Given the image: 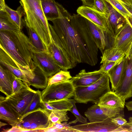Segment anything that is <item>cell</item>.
<instances>
[{
  "mask_svg": "<svg viewBox=\"0 0 132 132\" xmlns=\"http://www.w3.org/2000/svg\"><path fill=\"white\" fill-rule=\"evenodd\" d=\"M19 2L24 10L25 26L31 28L37 33L47 50L52 36L40 0H20Z\"/></svg>",
  "mask_w": 132,
  "mask_h": 132,
  "instance_id": "cell-2",
  "label": "cell"
},
{
  "mask_svg": "<svg viewBox=\"0 0 132 132\" xmlns=\"http://www.w3.org/2000/svg\"><path fill=\"white\" fill-rule=\"evenodd\" d=\"M15 75L0 65V91L8 97L13 94V83Z\"/></svg>",
  "mask_w": 132,
  "mask_h": 132,
  "instance_id": "cell-22",
  "label": "cell"
},
{
  "mask_svg": "<svg viewBox=\"0 0 132 132\" xmlns=\"http://www.w3.org/2000/svg\"><path fill=\"white\" fill-rule=\"evenodd\" d=\"M104 73L99 70L87 72L83 69L72 77L70 80L75 88L87 86L97 81Z\"/></svg>",
  "mask_w": 132,
  "mask_h": 132,
  "instance_id": "cell-17",
  "label": "cell"
},
{
  "mask_svg": "<svg viewBox=\"0 0 132 132\" xmlns=\"http://www.w3.org/2000/svg\"><path fill=\"white\" fill-rule=\"evenodd\" d=\"M127 21L118 33L113 37L112 47L119 49L126 56L132 42V26Z\"/></svg>",
  "mask_w": 132,
  "mask_h": 132,
  "instance_id": "cell-11",
  "label": "cell"
},
{
  "mask_svg": "<svg viewBox=\"0 0 132 132\" xmlns=\"http://www.w3.org/2000/svg\"><path fill=\"white\" fill-rule=\"evenodd\" d=\"M78 121L76 119L68 123L67 122L61 123L60 122L52 123V126L48 128V132H76L74 130L71 128L70 125L76 123Z\"/></svg>",
  "mask_w": 132,
  "mask_h": 132,
  "instance_id": "cell-31",
  "label": "cell"
},
{
  "mask_svg": "<svg viewBox=\"0 0 132 132\" xmlns=\"http://www.w3.org/2000/svg\"><path fill=\"white\" fill-rule=\"evenodd\" d=\"M105 0L107 8L105 15L113 39L126 23L127 20L106 0Z\"/></svg>",
  "mask_w": 132,
  "mask_h": 132,
  "instance_id": "cell-15",
  "label": "cell"
},
{
  "mask_svg": "<svg viewBox=\"0 0 132 132\" xmlns=\"http://www.w3.org/2000/svg\"><path fill=\"white\" fill-rule=\"evenodd\" d=\"M41 5L44 15L48 21L58 19L60 17L56 2L54 0H40Z\"/></svg>",
  "mask_w": 132,
  "mask_h": 132,
  "instance_id": "cell-23",
  "label": "cell"
},
{
  "mask_svg": "<svg viewBox=\"0 0 132 132\" xmlns=\"http://www.w3.org/2000/svg\"><path fill=\"white\" fill-rule=\"evenodd\" d=\"M32 60L36 67L40 69L48 77H52L61 70L47 51H41L35 47L32 49Z\"/></svg>",
  "mask_w": 132,
  "mask_h": 132,
  "instance_id": "cell-8",
  "label": "cell"
},
{
  "mask_svg": "<svg viewBox=\"0 0 132 132\" xmlns=\"http://www.w3.org/2000/svg\"><path fill=\"white\" fill-rule=\"evenodd\" d=\"M102 13L106 14L107 8L105 0H94L93 8Z\"/></svg>",
  "mask_w": 132,
  "mask_h": 132,
  "instance_id": "cell-38",
  "label": "cell"
},
{
  "mask_svg": "<svg viewBox=\"0 0 132 132\" xmlns=\"http://www.w3.org/2000/svg\"><path fill=\"white\" fill-rule=\"evenodd\" d=\"M56 4L60 17L51 21L53 25L49 23L53 39L64 50L75 67L80 63L95 65L98 61V57L90 51L72 25V15L61 4L57 2Z\"/></svg>",
  "mask_w": 132,
  "mask_h": 132,
  "instance_id": "cell-1",
  "label": "cell"
},
{
  "mask_svg": "<svg viewBox=\"0 0 132 132\" xmlns=\"http://www.w3.org/2000/svg\"><path fill=\"white\" fill-rule=\"evenodd\" d=\"M71 23L89 50L98 57V48L88 33L83 20L82 16L78 14H73L72 16Z\"/></svg>",
  "mask_w": 132,
  "mask_h": 132,
  "instance_id": "cell-10",
  "label": "cell"
},
{
  "mask_svg": "<svg viewBox=\"0 0 132 132\" xmlns=\"http://www.w3.org/2000/svg\"><path fill=\"white\" fill-rule=\"evenodd\" d=\"M28 86L29 85L27 83L24 82L21 79L15 76L13 83V94L17 92Z\"/></svg>",
  "mask_w": 132,
  "mask_h": 132,
  "instance_id": "cell-39",
  "label": "cell"
},
{
  "mask_svg": "<svg viewBox=\"0 0 132 132\" xmlns=\"http://www.w3.org/2000/svg\"><path fill=\"white\" fill-rule=\"evenodd\" d=\"M101 107L113 108H124L125 101L114 92L111 91L103 96L98 103Z\"/></svg>",
  "mask_w": 132,
  "mask_h": 132,
  "instance_id": "cell-21",
  "label": "cell"
},
{
  "mask_svg": "<svg viewBox=\"0 0 132 132\" xmlns=\"http://www.w3.org/2000/svg\"><path fill=\"white\" fill-rule=\"evenodd\" d=\"M65 110H56L51 111L49 118L52 123L57 122H67L69 119L67 111Z\"/></svg>",
  "mask_w": 132,
  "mask_h": 132,
  "instance_id": "cell-33",
  "label": "cell"
},
{
  "mask_svg": "<svg viewBox=\"0 0 132 132\" xmlns=\"http://www.w3.org/2000/svg\"><path fill=\"white\" fill-rule=\"evenodd\" d=\"M83 19L90 35L102 53L105 49L109 48V43L112 39H113L112 36L83 17Z\"/></svg>",
  "mask_w": 132,
  "mask_h": 132,
  "instance_id": "cell-9",
  "label": "cell"
},
{
  "mask_svg": "<svg viewBox=\"0 0 132 132\" xmlns=\"http://www.w3.org/2000/svg\"><path fill=\"white\" fill-rule=\"evenodd\" d=\"M0 46L14 60L19 68L24 72L26 76L32 71L27 65L18 48L12 31H0Z\"/></svg>",
  "mask_w": 132,
  "mask_h": 132,
  "instance_id": "cell-6",
  "label": "cell"
},
{
  "mask_svg": "<svg viewBox=\"0 0 132 132\" xmlns=\"http://www.w3.org/2000/svg\"><path fill=\"white\" fill-rule=\"evenodd\" d=\"M82 2L83 5L89 7L93 8L94 0H80Z\"/></svg>",
  "mask_w": 132,
  "mask_h": 132,
  "instance_id": "cell-44",
  "label": "cell"
},
{
  "mask_svg": "<svg viewBox=\"0 0 132 132\" xmlns=\"http://www.w3.org/2000/svg\"><path fill=\"white\" fill-rule=\"evenodd\" d=\"M0 31H21L5 11H0Z\"/></svg>",
  "mask_w": 132,
  "mask_h": 132,
  "instance_id": "cell-29",
  "label": "cell"
},
{
  "mask_svg": "<svg viewBox=\"0 0 132 132\" xmlns=\"http://www.w3.org/2000/svg\"><path fill=\"white\" fill-rule=\"evenodd\" d=\"M128 62V59L125 56L120 63L113 67L108 73L111 83L112 91L114 92L121 84Z\"/></svg>",
  "mask_w": 132,
  "mask_h": 132,
  "instance_id": "cell-19",
  "label": "cell"
},
{
  "mask_svg": "<svg viewBox=\"0 0 132 132\" xmlns=\"http://www.w3.org/2000/svg\"><path fill=\"white\" fill-rule=\"evenodd\" d=\"M119 13L126 19L131 18L128 12L118 0H106Z\"/></svg>",
  "mask_w": 132,
  "mask_h": 132,
  "instance_id": "cell-36",
  "label": "cell"
},
{
  "mask_svg": "<svg viewBox=\"0 0 132 132\" xmlns=\"http://www.w3.org/2000/svg\"><path fill=\"white\" fill-rule=\"evenodd\" d=\"M42 107L49 111L65 110L70 111L73 106L70 99L53 101L47 103L41 101Z\"/></svg>",
  "mask_w": 132,
  "mask_h": 132,
  "instance_id": "cell-27",
  "label": "cell"
},
{
  "mask_svg": "<svg viewBox=\"0 0 132 132\" xmlns=\"http://www.w3.org/2000/svg\"><path fill=\"white\" fill-rule=\"evenodd\" d=\"M47 51L61 70L67 71L75 67L64 50L52 37L48 46Z\"/></svg>",
  "mask_w": 132,
  "mask_h": 132,
  "instance_id": "cell-12",
  "label": "cell"
},
{
  "mask_svg": "<svg viewBox=\"0 0 132 132\" xmlns=\"http://www.w3.org/2000/svg\"><path fill=\"white\" fill-rule=\"evenodd\" d=\"M109 78L107 73H104L94 83L84 87L75 88L74 98L76 103L87 104L90 102L98 103L101 97L111 90Z\"/></svg>",
  "mask_w": 132,
  "mask_h": 132,
  "instance_id": "cell-3",
  "label": "cell"
},
{
  "mask_svg": "<svg viewBox=\"0 0 132 132\" xmlns=\"http://www.w3.org/2000/svg\"><path fill=\"white\" fill-rule=\"evenodd\" d=\"M124 117L119 116L114 118L111 119L112 121L119 127L123 125L127 122Z\"/></svg>",
  "mask_w": 132,
  "mask_h": 132,
  "instance_id": "cell-43",
  "label": "cell"
},
{
  "mask_svg": "<svg viewBox=\"0 0 132 132\" xmlns=\"http://www.w3.org/2000/svg\"><path fill=\"white\" fill-rule=\"evenodd\" d=\"M51 111L39 108L22 116L16 126L25 131L38 132L50 127L52 123L49 118Z\"/></svg>",
  "mask_w": 132,
  "mask_h": 132,
  "instance_id": "cell-4",
  "label": "cell"
},
{
  "mask_svg": "<svg viewBox=\"0 0 132 132\" xmlns=\"http://www.w3.org/2000/svg\"><path fill=\"white\" fill-rule=\"evenodd\" d=\"M132 132V123L129 122L114 130L113 132Z\"/></svg>",
  "mask_w": 132,
  "mask_h": 132,
  "instance_id": "cell-41",
  "label": "cell"
},
{
  "mask_svg": "<svg viewBox=\"0 0 132 132\" xmlns=\"http://www.w3.org/2000/svg\"><path fill=\"white\" fill-rule=\"evenodd\" d=\"M119 127L116 125L109 118L103 121L86 123L71 126V128L78 132H113Z\"/></svg>",
  "mask_w": 132,
  "mask_h": 132,
  "instance_id": "cell-14",
  "label": "cell"
},
{
  "mask_svg": "<svg viewBox=\"0 0 132 132\" xmlns=\"http://www.w3.org/2000/svg\"><path fill=\"white\" fill-rule=\"evenodd\" d=\"M129 22L131 24L132 26V20H130L129 21Z\"/></svg>",
  "mask_w": 132,
  "mask_h": 132,
  "instance_id": "cell-49",
  "label": "cell"
},
{
  "mask_svg": "<svg viewBox=\"0 0 132 132\" xmlns=\"http://www.w3.org/2000/svg\"><path fill=\"white\" fill-rule=\"evenodd\" d=\"M4 11L8 14L12 20L22 31L23 27L25 26L24 20L22 19V17L24 15V11L22 5H20L16 10H14L6 4Z\"/></svg>",
  "mask_w": 132,
  "mask_h": 132,
  "instance_id": "cell-28",
  "label": "cell"
},
{
  "mask_svg": "<svg viewBox=\"0 0 132 132\" xmlns=\"http://www.w3.org/2000/svg\"><path fill=\"white\" fill-rule=\"evenodd\" d=\"M33 78L28 81V85L37 89H44L48 85V77L40 69L36 67L33 71Z\"/></svg>",
  "mask_w": 132,
  "mask_h": 132,
  "instance_id": "cell-26",
  "label": "cell"
},
{
  "mask_svg": "<svg viewBox=\"0 0 132 132\" xmlns=\"http://www.w3.org/2000/svg\"><path fill=\"white\" fill-rule=\"evenodd\" d=\"M36 92L28 86L10 96L6 97L4 100L21 118Z\"/></svg>",
  "mask_w": 132,
  "mask_h": 132,
  "instance_id": "cell-7",
  "label": "cell"
},
{
  "mask_svg": "<svg viewBox=\"0 0 132 132\" xmlns=\"http://www.w3.org/2000/svg\"><path fill=\"white\" fill-rule=\"evenodd\" d=\"M77 12V14L88 20L101 29L106 31L112 36L105 14L99 12L91 7L83 5L79 7Z\"/></svg>",
  "mask_w": 132,
  "mask_h": 132,
  "instance_id": "cell-13",
  "label": "cell"
},
{
  "mask_svg": "<svg viewBox=\"0 0 132 132\" xmlns=\"http://www.w3.org/2000/svg\"><path fill=\"white\" fill-rule=\"evenodd\" d=\"M119 64L114 61H106L102 63L99 70L103 73H107L112 68Z\"/></svg>",
  "mask_w": 132,
  "mask_h": 132,
  "instance_id": "cell-40",
  "label": "cell"
},
{
  "mask_svg": "<svg viewBox=\"0 0 132 132\" xmlns=\"http://www.w3.org/2000/svg\"><path fill=\"white\" fill-rule=\"evenodd\" d=\"M72 104L73 106L71 109L70 111L72 113L76 118L78 121L83 123L88 122L87 118L81 115L75 105L76 102L74 99H70Z\"/></svg>",
  "mask_w": 132,
  "mask_h": 132,
  "instance_id": "cell-37",
  "label": "cell"
},
{
  "mask_svg": "<svg viewBox=\"0 0 132 132\" xmlns=\"http://www.w3.org/2000/svg\"><path fill=\"white\" fill-rule=\"evenodd\" d=\"M101 108L105 114L109 118L111 119L114 118L119 116H121L123 117H124V108Z\"/></svg>",
  "mask_w": 132,
  "mask_h": 132,
  "instance_id": "cell-35",
  "label": "cell"
},
{
  "mask_svg": "<svg viewBox=\"0 0 132 132\" xmlns=\"http://www.w3.org/2000/svg\"><path fill=\"white\" fill-rule=\"evenodd\" d=\"M102 54L101 64L107 61H114L119 63L126 56L122 51L113 47L105 49Z\"/></svg>",
  "mask_w": 132,
  "mask_h": 132,
  "instance_id": "cell-24",
  "label": "cell"
},
{
  "mask_svg": "<svg viewBox=\"0 0 132 132\" xmlns=\"http://www.w3.org/2000/svg\"><path fill=\"white\" fill-rule=\"evenodd\" d=\"M72 77L69 71L61 70L54 75L48 78V86L68 81Z\"/></svg>",
  "mask_w": 132,
  "mask_h": 132,
  "instance_id": "cell-32",
  "label": "cell"
},
{
  "mask_svg": "<svg viewBox=\"0 0 132 132\" xmlns=\"http://www.w3.org/2000/svg\"><path fill=\"white\" fill-rule=\"evenodd\" d=\"M75 89L70 80L48 86L41 92L42 101L70 99L75 96Z\"/></svg>",
  "mask_w": 132,
  "mask_h": 132,
  "instance_id": "cell-5",
  "label": "cell"
},
{
  "mask_svg": "<svg viewBox=\"0 0 132 132\" xmlns=\"http://www.w3.org/2000/svg\"><path fill=\"white\" fill-rule=\"evenodd\" d=\"M5 5L4 0H0V11H4Z\"/></svg>",
  "mask_w": 132,
  "mask_h": 132,
  "instance_id": "cell-46",
  "label": "cell"
},
{
  "mask_svg": "<svg viewBox=\"0 0 132 132\" xmlns=\"http://www.w3.org/2000/svg\"><path fill=\"white\" fill-rule=\"evenodd\" d=\"M127 10L132 19V0H118Z\"/></svg>",
  "mask_w": 132,
  "mask_h": 132,
  "instance_id": "cell-42",
  "label": "cell"
},
{
  "mask_svg": "<svg viewBox=\"0 0 132 132\" xmlns=\"http://www.w3.org/2000/svg\"><path fill=\"white\" fill-rule=\"evenodd\" d=\"M5 98L0 97V119L7 122L12 126H16L21 118L13 110L5 101Z\"/></svg>",
  "mask_w": 132,
  "mask_h": 132,
  "instance_id": "cell-20",
  "label": "cell"
},
{
  "mask_svg": "<svg viewBox=\"0 0 132 132\" xmlns=\"http://www.w3.org/2000/svg\"><path fill=\"white\" fill-rule=\"evenodd\" d=\"M29 39L32 44L41 51H47V48L37 33L32 29L26 26Z\"/></svg>",
  "mask_w": 132,
  "mask_h": 132,
  "instance_id": "cell-30",
  "label": "cell"
},
{
  "mask_svg": "<svg viewBox=\"0 0 132 132\" xmlns=\"http://www.w3.org/2000/svg\"><path fill=\"white\" fill-rule=\"evenodd\" d=\"M114 92L125 101L132 97V59L128 60L121 82Z\"/></svg>",
  "mask_w": 132,
  "mask_h": 132,
  "instance_id": "cell-16",
  "label": "cell"
},
{
  "mask_svg": "<svg viewBox=\"0 0 132 132\" xmlns=\"http://www.w3.org/2000/svg\"><path fill=\"white\" fill-rule=\"evenodd\" d=\"M129 122L132 123V117H130L129 118Z\"/></svg>",
  "mask_w": 132,
  "mask_h": 132,
  "instance_id": "cell-48",
  "label": "cell"
},
{
  "mask_svg": "<svg viewBox=\"0 0 132 132\" xmlns=\"http://www.w3.org/2000/svg\"><path fill=\"white\" fill-rule=\"evenodd\" d=\"M0 64L9 70L17 78L27 83L28 80L24 72L3 48L0 46Z\"/></svg>",
  "mask_w": 132,
  "mask_h": 132,
  "instance_id": "cell-18",
  "label": "cell"
},
{
  "mask_svg": "<svg viewBox=\"0 0 132 132\" xmlns=\"http://www.w3.org/2000/svg\"><path fill=\"white\" fill-rule=\"evenodd\" d=\"M41 101V92L38 90L36 91L32 101L25 111L22 116L39 108H42Z\"/></svg>",
  "mask_w": 132,
  "mask_h": 132,
  "instance_id": "cell-34",
  "label": "cell"
},
{
  "mask_svg": "<svg viewBox=\"0 0 132 132\" xmlns=\"http://www.w3.org/2000/svg\"><path fill=\"white\" fill-rule=\"evenodd\" d=\"M7 125V124L5 123L2 122H0V127H1L2 126H4Z\"/></svg>",
  "mask_w": 132,
  "mask_h": 132,
  "instance_id": "cell-47",
  "label": "cell"
},
{
  "mask_svg": "<svg viewBox=\"0 0 132 132\" xmlns=\"http://www.w3.org/2000/svg\"><path fill=\"white\" fill-rule=\"evenodd\" d=\"M126 57L128 60L132 59V42L130 46L127 55L125 56Z\"/></svg>",
  "mask_w": 132,
  "mask_h": 132,
  "instance_id": "cell-45",
  "label": "cell"
},
{
  "mask_svg": "<svg viewBox=\"0 0 132 132\" xmlns=\"http://www.w3.org/2000/svg\"><path fill=\"white\" fill-rule=\"evenodd\" d=\"M84 114L90 122L101 121L109 118L98 103L89 108L84 113Z\"/></svg>",
  "mask_w": 132,
  "mask_h": 132,
  "instance_id": "cell-25",
  "label": "cell"
}]
</instances>
